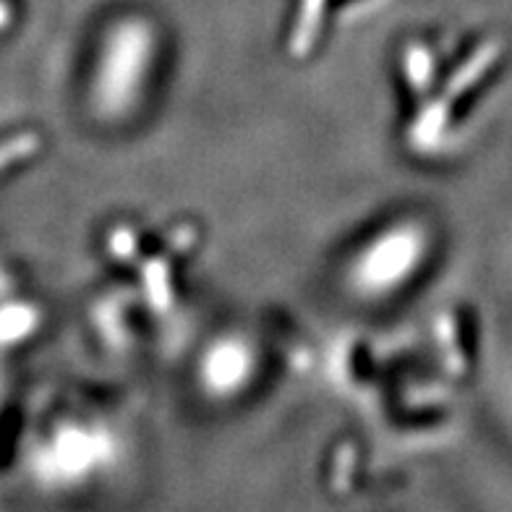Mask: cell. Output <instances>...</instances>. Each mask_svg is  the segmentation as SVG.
<instances>
[{"mask_svg": "<svg viewBox=\"0 0 512 512\" xmlns=\"http://www.w3.org/2000/svg\"><path fill=\"white\" fill-rule=\"evenodd\" d=\"M32 327V311L27 306H0V343H14L21 335H27Z\"/></svg>", "mask_w": 512, "mask_h": 512, "instance_id": "cell-1", "label": "cell"}, {"mask_svg": "<svg viewBox=\"0 0 512 512\" xmlns=\"http://www.w3.org/2000/svg\"><path fill=\"white\" fill-rule=\"evenodd\" d=\"M34 149V136H14L8 142L0 144V168H6L14 160H21L27 157Z\"/></svg>", "mask_w": 512, "mask_h": 512, "instance_id": "cell-2", "label": "cell"}]
</instances>
